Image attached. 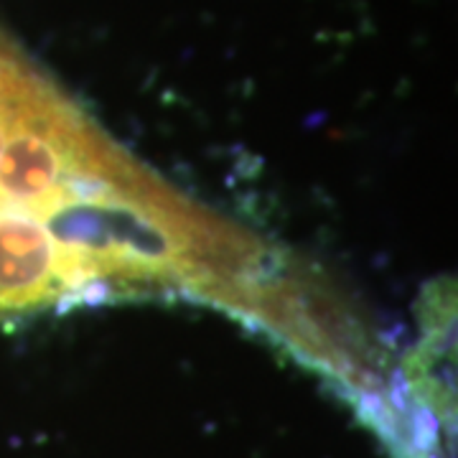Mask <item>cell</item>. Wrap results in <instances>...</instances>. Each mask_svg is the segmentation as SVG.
<instances>
[{
  "label": "cell",
  "mask_w": 458,
  "mask_h": 458,
  "mask_svg": "<svg viewBox=\"0 0 458 458\" xmlns=\"http://www.w3.org/2000/svg\"><path fill=\"white\" fill-rule=\"evenodd\" d=\"M98 125L0 38V216L44 219L87 174Z\"/></svg>",
  "instance_id": "cell-1"
}]
</instances>
